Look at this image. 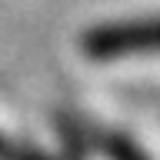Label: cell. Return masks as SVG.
<instances>
[{
  "instance_id": "obj_1",
  "label": "cell",
  "mask_w": 160,
  "mask_h": 160,
  "mask_svg": "<svg viewBox=\"0 0 160 160\" xmlns=\"http://www.w3.org/2000/svg\"><path fill=\"white\" fill-rule=\"evenodd\" d=\"M87 50L97 60H120V57H133V53L160 50V17L93 30L87 37Z\"/></svg>"
}]
</instances>
